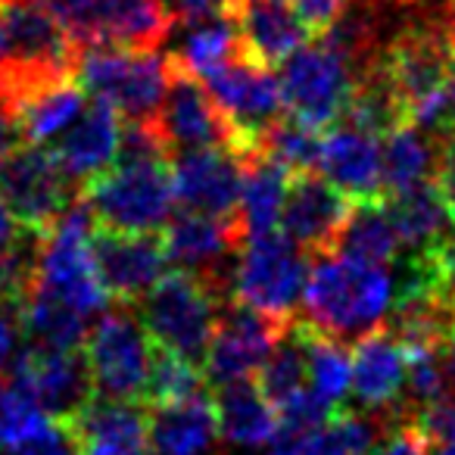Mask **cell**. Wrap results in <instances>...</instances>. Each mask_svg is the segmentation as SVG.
<instances>
[{"instance_id": "6da1fadb", "label": "cell", "mask_w": 455, "mask_h": 455, "mask_svg": "<svg viewBox=\"0 0 455 455\" xmlns=\"http://www.w3.org/2000/svg\"><path fill=\"white\" fill-rule=\"evenodd\" d=\"M403 107L405 125L443 134L455 63V20H424L403 28L371 60Z\"/></svg>"}, {"instance_id": "7a4b0ae2", "label": "cell", "mask_w": 455, "mask_h": 455, "mask_svg": "<svg viewBox=\"0 0 455 455\" xmlns=\"http://www.w3.org/2000/svg\"><path fill=\"white\" fill-rule=\"evenodd\" d=\"M393 278L387 266L355 262L340 253L315 256L306 281V322L340 343H359L390 315Z\"/></svg>"}, {"instance_id": "3957f363", "label": "cell", "mask_w": 455, "mask_h": 455, "mask_svg": "<svg viewBox=\"0 0 455 455\" xmlns=\"http://www.w3.org/2000/svg\"><path fill=\"white\" fill-rule=\"evenodd\" d=\"M169 159H119L84 184L82 200L88 203L94 225L122 235H159L175 209Z\"/></svg>"}, {"instance_id": "277c9868", "label": "cell", "mask_w": 455, "mask_h": 455, "mask_svg": "<svg viewBox=\"0 0 455 455\" xmlns=\"http://www.w3.org/2000/svg\"><path fill=\"white\" fill-rule=\"evenodd\" d=\"M94 228V215H91L84 200L66 209L63 219L47 235L38 237L35 266L26 281V287L63 299L66 306L82 312L84 318L103 312L109 303V293L94 266V250H91Z\"/></svg>"}, {"instance_id": "5b68a950", "label": "cell", "mask_w": 455, "mask_h": 455, "mask_svg": "<svg viewBox=\"0 0 455 455\" xmlns=\"http://www.w3.org/2000/svg\"><path fill=\"white\" fill-rule=\"evenodd\" d=\"M172 78L169 57L156 51L84 47L78 53V82L84 91L107 100L128 122H156Z\"/></svg>"}, {"instance_id": "8992f818", "label": "cell", "mask_w": 455, "mask_h": 455, "mask_svg": "<svg viewBox=\"0 0 455 455\" xmlns=\"http://www.w3.org/2000/svg\"><path fill=\"white\" fill-rule=\"evenodd\" d=\"M309 266L306 256L284 231L247 237L231 275V303H241L281 324L297 318L306 293Z\"/></svg>"}, {"instance_id": "52a82bcc", "label": "cell", "mask_w": 455, "mask_h": 455, "mask_svg": "<svg viewBox=\"0 0 455 455\" xmlns=\"http://www.w3.org/2000/svg\"><path fill=\"white\" fill-rule=\"evenodd\" d=\"M225 303L228 299H221L206 281L188 272H169L140 299L138 312L153 343L203 368Z\"/></svg>"}, {"instance_id": "ba28073f", "label": "cell", "mask_w": 455, "mask_h": 455, "mask_svg": "<svg viewBox=\"0 0 455 455\" xmlns=\"http://www.w3.org/2000/svg\"><path fill=\"white\" fill-rule=\"evenodd\" d=\"M66 28L78 51L125 47L156 51L172 35V13L163 0H41Z\"/></svg>"}, {"instance_id": "9c48e42d", "label": "cell", "mask_w": 455, "mask_h": 455, "mask_svg": "<svg viewBox=\"0 0 455 455\" xmlns=\"http://www.w3.org/2000/svg\"><path fill=\"white\" fill-rule=\"evenodd\" d=\"M281 94L287 116L315 132L340 125L355 84V69L328 38L303 44L281 66Z\"/></svg>"}, {"instance_id": "30bf717a", "label": "cell", "mask_w": 455, "mask_h": 455, "mask_svg": "<svg viewBox=\"0 0 455 455\" xmlns=\"http://www.w3.org/2000/svg\"><path fill=\"white\" fill-rule=\"evenodd\" d=\"M153 340L134 309H113L84 337V362L97 396L144 405Z\"/></svg>"}, {"instance_id": "8fae6325", "label": "cell", "mask_w": 455, "mask_h": 455, "mask_svg": "<svg viewBox=\"0 0 455 455\" xmlns=\"http://www.w3.org/2000/svg\"><path fill=\"white\" fill-rule=\"evenodd\" d=\"M203 84L235 132L237 156L247 159L262 153L266 134L287 116L278 76L250 63L247 57H237L225 69L203 78Z\"/></svg>"}, {"instance_id": "7c38bea8", "label": "cell", "mask_w": 455, "mask_h": 455, "mask_svg": "<svg viewBox=\"0 0 455 455\" xmlns=\"http://www.w3.org/2000/svg\"><path fill=\"white\" fill-rule=\"evenodd\" d=\"M0 200L28 235H47L69 206L82 200V188L60 169L51 150L22 144L0 165Z\"/></svg>"}, {"instance_id": "4fadbf2b", "label": "cell", "mask_w": 455, "mask_h": 455, "mask_svg": "<svg viewBox=\"0 0 455 455\" xmlns=\"http://www.w3.org/2000/svg\"><path fill=\"white\" fill-rule=\"evenodd\" d=\"M159 235L165 243V256L169 262H175L178 272L206 281L221 299L231 303V275H235V262L247 243L241 221L212 219V215L181 209Z\"/></svg>"}, {"instance_id": "5bb4252c", "label": "cell", "mask_w": 455, "mask_h": 455, "mask_svg": "<svg viewBox=\"0 0 455 455\" xmlns=\"http://www.w3.org/2000/svg\"><path fill=\"white\" fill-rule=\"evenodd\" d=\"M287 324L247 309L241 303H225L212 331V343L206 353V378L215 387L237 384V380H256L259 368L266 365L268 353L281 340Z\"/></svg>"}, {"instance_id": "9a60e30c", "label": "cell", "mask_w": 455, "mask_h": 455, "mask_svg": "<svg viewBox=\"0 0 455 455\" xmlns=\"http://www.w3.org/2000/svg\"><path fill=\"white\" fill-rule=\"evenodd\" d=\"M175 203L188 212L241 221L243 159L235 150H181L172 156Z\"/></svg>"}, {"instance_id": "2e32d148", "label": "cell", "mask_w": 455, "mask_h": 455, "mask_svg": "<svg viewBox=\"0 0 455 455\" xmlns=\"http://www.w3.org/2000/svg\"><path fill=\"white\" fill-rule=\"evenodd\" d=\"M175 69V66H172ZM169 156L181 150H235V132L200 78L178 72L156 116Z\"/></svg>"}, {"instance_id": "e0dca14e", "label": "cell", "mask_w": 455, "mask_h": 455, "mask_svg": "<svg viewBox=\"0 0 455 455\" xmlns=\"http://www.w3.org/2000/svg\"><path fill=\"white\" fill-rule=\"evenodd\" d=\"M94 266L103 287L119 303H140L165 275L163 235H122L94 228Z\"/></svg>"}, {"instance_id": "ac0fdd59", "label": "cell", "mask_w": 455, "mask_h": 455, "mask_svg": "<svg viewBox=\"0 0 455 455\" xmlns=\"http://www.w3.org/2000/svg\"><path fill=\"white\" fill-rule=\"evenodd\" d=\"M10 380L26 387L57 421L72 418L94 396L84 355H78L76 349L44 347V343H35L26 353L16 355Z\"/></svg>"}, {"instance_id": "d6986e66", "label": "cell", "mask_w": 455, "mask_h": 455, "mask_svg": "<svg viewBox=\"0 0 455 455\" xmlns=\"http://www.w3.org/2000/svg\"><path fill=\"white\" fill-rule=\"evenodd\" d=\"M349 209H353V200L343 190H337L324 175L318 172L293 175L284 212H281V231L303 253H334L337 235H340Z\"/></svg>"}, {"instance_id": "ffe728a7", "label": "cell", "mask_w": 455, "mask_h": 455, "mask_svg": "<svg viewBox=\"0 0 455 455\" xmlns=\"http://www.w3.org/2000/svg\"><path fill=\"white\" fill-rule=\"evenodd\" d=\"M82 455H147L150 415L140 403L91 396L72 418L60 421Z\"/></svg>"}, {"instance_id": "44dd1931", "label": "cell", "mask_w": 455, "mask_h": 455, "mask_svg": "<svg viewBox=\"0 0 455 455\" xmlns=\"http://www.w3.org/2000/svg\"><path fill=\"white\" fill-rule=\"evenodd\" d=\"M405 378H409V359L405 347L390 328H378L362 337L353 349V390L355 403L368 411H387L399 415L405 403Z\"/></svg>"}, {"instance_id": "7402d4cb", "label": "cell", "mask_w": 455, "mask_h": 455, "mask_svg": "<svg viewBox=\"0 0 455 455\" xmlns=\"http://www.w3.org/2000/svg\"><path fill=\"white\" fill-rule=\"evenodd\" d=\"M119 113L107 100H97L94 97L84 107V113L60 134L57 144L51 147V153L60 163V169L72 178V184H78L84 190V184L94 181L97 175H103L113 165V159L119 156Z\"/></svg>"}, {"instance_id": "603a6c76", "label": "cell", "mask_w": 455, "mask_h": 455, "mask_svg": "<svg viewBox=\"0 0 455 455\" xmlns=\"http://www.w3.org/2000/svg\"><path fill=\"white\" fill-rule=\"evenodd\" d=\"M318 175H324L349 200H384V175H380V144L374 134L355 125L328 128L322 134V159Z\"/></svg>"}, {"instance_id": "cb8c5ba5", "label": "cell", "mask_w": 455, "mask_h": 455, "mask_svg": "<svg viewBox=\"0 0 455 455\" xmlns=\"http://www.w3.org/2000/svg\"><path fill=\"white\" fill-rule=\"evenodd\" d=\"M231 16L237 22L243 57L262 69L284 66L309 41L291 0H237Z\"/></svg>"}, {"instance_id": "d4e9b609", "label": "cell", "mask_w": 455, "mask_h": 455, "mask_svg": "<svg viewBox=\"0 0 455 455\" xmlns=\"http://www.w3.org/2000/svg\"><path fill=\"white\" fill-rule=\"evenodd\" d=\"M378 424L353 409H337L312 430L278 427L268 455H368L378 443Z\"/></svg>"}, {"instance_id": "484cf974", "label": "cell", "mask_w": 455, "mask_h": 455, "mask_svg": "<svg viewBox=\"0 0 455 455\" xmlns=\"http://www.w3.org/2000/svg\"><path fill=\"white\" fill-rule=\"evenodd\" d=\"M384 203L399 241L411 253L434 250L455 237V219L446 203H443L434 181L418 184V188L403 190V194L384 196Z\"/></svg>"}, {"instance_id": "4316f807", "label": "cell", "mask_w": 455, "mask_h": 455, "mask_svg": "<svg viewBox=\"0 0 455 455\" xmlns=\"http://www.w3.org/2000/svg\"><path fill=\"white\" fill-rule=\"evenodd\" d=\"M219 434L215 399L200 393L178 405L150 411V449L153 455H206Z\"/></svg>"}, {"instance_id": "83f0119b", "label": "cell", "mask_w": 455, "mask_h": 455, "mask_svg": "<svg viewBox=\"0 0 455 455\" xmlns=\"http://www.w3.org/2000/svg\"><path fill=\"white\" fill-rule=\"evenodd\" d=\"M178 26H181V35L175 38V47L169 53V63L178 72H188L203 82L206 76L243 57L235 16L221 13L196 22H178Z\"/></svg>"}, {"instance_id": "f1b7e54d", "label": "cell", "mask_w": 455, "mask_h": 455, "mask_svg": "<svg viewBox=\"0 0 455 455\" xmlns=\"http://www.w3.org/2000/svg\"><path fill=\"white\" fill-rule=\"evenodd\" d=\"M88 91L78 82V76H66L57 82H47L22 97L13 109V119L22 132L26 144H47L57 140L88 107Z\"/></svg>"}, {"instance_id": "f546056e", "label": "cell", "mask_w": 455, "mask_h": 455, "mask_svg": "<svg viewBox=\"0 0 455 455\" xmlns=\"http://www.w3.org/2000/svg\"><path fill=\"white\" fill-rule=\"evenodd\" d=\"M215 418L219 434L231 446H262L278 434V411L262 396L256 380L225 384L215 393Z\"/></svg>"}, {"instance_id": "4dcf8cb0", "label": "cell", "mask_w": 455, "mask_h": 455, "mask_svg": "<svg viewBox=\"0 0 455 455\" xmlns=\"http://www.w3.org/2000/svg\"><path fill=\"white\" fill-rule=\"evenodd\" d=\"M293 172L284 169L278 159L256 153L243 159V190H241V228L243 235H266L281 225L287 190H291Z\"/></svg>"}, {"instance_id": "1f68e13d", "label": "cell", "mask_w": 455, "mask_h": 455, "mask_svg": "<svg viewBox=\"0 0 455 455\" xmlns=\"http://www.w3.org/2000/svg\"><path fill=\"white\" fill-rule=\"evenodd\" d=\"M440 134L430 138L418 125H399L380 144V175H384V196L403 194L418 184L434 181Z\"/></svg>"}, {"instance_id": "d6a6232c", "label": "cell", "mask_w": 455, "mask_h": 455, "mask_svg": "<svg viewBox=\"0 0 455 455\" xmlns=\"http://www.w3.org/2000/svg\"><path fill=\"white\" fill-rule=\"evenodd\" d=\"M399 247H403V241H399L396 228L390 221L387 203L359 200L353 203L340 235H337L334 253L349 256L355 262H371V266L390 268L399 256Z\"/></svg>"}, {"instance_id": "836d02e7", "label": "cell", "mask_w": 455, "mask_h": 455, "mask_svg": "<svg viewBox=\"0 0 455 455\" xmlns=\"http://www.w3.org/2000/svg\"><path fill=\"white\" fill-rule=\"evenodd\" d=\"M256 387L275 405V411H281L287 403H293V399L309 390V355H306L299 318H293L284 328V334H281V340L275 343L266 365L256 374Z\"/></svg>"}, {"instance_id": "e575fe53", "label": "cell", "mask_w": 455, "mask_h": 455, "mask_svg": "<svg viewBox=\"0 0 455 455\" xmlns=\"http://www.w3.org/2000/svg\"><path fill=\"white\" fill-rule=\"evenodd\" d=\"M299 331H303L306 355H309V390L340 409L353 384V353L347 349V343L328 337L306 318H299Z\"/></svg>"}, {"instance_id": "d590c367", "label": "cell", "mask_w": 455, "mask_h": 455, "mask_svg": "<svg viewBox=\"0 0 455 455\" xmlns=\"http://www.w3.org/2000/svg\"><path fill=\"white\" fill-rule=\"evenodd\" d=\"M60 421L26 390L22 384L10 380L0 390V449L4 452H20L32 443L51 436Z\"/></svg>"}, {"instance_id": "8d00e7d4", "label": "cell", "mask_w": 455, "mask_h": 455, "mask_svg": "<svg viewBox=\"0 0 455 455\" xmlns=\"http://www.w3.org/2000/svg\"><path fill=\"white\" fill-rule=\"evenodd\" d=\"M203 384H206V371L196 362L184 359V355L172 353V349L153 343V359H150V378H147L144 405L150 409H163V405H178L188 399L200 396Z\"/></svg>"}, {"instance_id": "74e56055", "label": "cell", "mask_w": 455, "mask_h": 455, "mask_svg": "<svg viewBox=\"0 0 455 455\" xmlns=\"http://www.w3.org/2000/svg\"><path fill=\"white\" fill-rule=\"evenodd\" d=\"M322 134L315 128L303 125L293 116H284L272 132L262 140V153L278 159L284 169L293 175H306V172H318V159H322Z\"/></svg>"}, {"instance_id": "f35d334b", "label": "cell", "mask_w": 455, "mask_h": 455, "mask_svg": "<svg viewBox=\"0 0 455 455\" xmlns=\"http://www.w3.org/2000/svg\"><path fill=\"white\" fill-rule=\"evenodd\" d=\"M35 250H38V235L22 241L16 250H0V306H16L22 297L28 275L35 266Z\"/></svg>"}, {"instance_id": "ab89813d", "label": "cell", "mask_w": 455, "mask_h": 455, "mask_svg": "<svg viewBox=\"0 0 455 455\" xmlns=\"http://www.w3.org/2000/svg\"><path fill=\"white\" fill-rule=\"evenodd\" d=\"M291 7L306 26V32L315 35V38H324L349 13V0H291Z\"/></svg>"}, {"instance_id": "60d3db41", "label": "cell", "mask_w": 455, "mask_h": 455, "mask_svg": "<svg viewBox=\"0 0 455 455\" xmlns=\"http://www.w3.org/2000/svg\"><path fill=\"white\" fill-rule=\"evenodd\" d=\"M415 418L434 449H455V399H440L427 409H415Z\"/></svg>"}, {"instance_id": "b9f144b4", "label": "cell", "mask_w": 455, "mask_h": 455, "mask_svg": "<svg viewBox=\"0 0 455 455\" xmlns=\"http://www.w3.org/2000/svg\"><path fill=\"white\" fill-rule=\"evenodd\" d=\"M434 184L440 190L443 203L449 206L455 219V132L440 134V150H436V169H434Z\"/></svg>"}, {"instance_id": "7bdbcfd3", "label": "cell", "mask_w": 455, "mask_h": 455, "mask_svg": "<svg viewBox=\"0 0 455 455\" xmlns=\"http://www.w3.org/2000/svg\"><path fill=\"white\" fill-rule=\"evenodd\" d=\"M163 7L169 10L175 22H196L225 13L221 0H163Z\"/></svg>"}, {"instance_id": "ee69618b", "label": "cell", "mask_w": 455, "mask_h": 455, "mask_svg": "<svg viewBox=\"0 0 455 455\" xmlns=\"http://www.w3.org/2000/svg\"><path fill=\"white\" fill-rule=\"evenodd\" d=\"M16 455H82V452H78V446H76V440L69 436V430L60 424V427L53 430L51 436H44V440H38V443H32V446L20 449Z\"/></svg>"}, {"instance_id": "f6af8a7d", "label": "cell", "mask_w": 455, "mask_h": 455, "mask_svg": "<svg viewBox=\"0 0 455 455\" xmlns=\"http://www.w3.org/2000/svg\"><path fill=\"white\" fill-rule=\"evenodd\" d=\"M20 312L16 306H0V365L10 359L16 347V331H20Z\"/></svg>"}, {"instance_id": "bcb514c9", "label": "cell", "mask_w": 455, "mask_h": 455, "mask_svg": "<svg viewBox=\"0 0 455 455\" xmlns=\"http://www.w3.org/2000/svg\"><path fill=\"white\" fill-rule=\"evenodd\" d=\"M16 147H22V132L13 116H10V109L0 103V165L7 163Z\"/></svg>"}, {"instance_id": "7dc6e473", "label": "cell", "mask_w": 455, "mask_h": 455, "mask_svg": "<svg viewBox=\"0 0 455 455\" xmlns=\"http://www.w3.org/2000/svg\"><path fill=\"white\" fill-rule=\"evenodd\" d=\"M26 228L20 225V221L13 219V212L7 209V203L0 200V250H16L22 241H26V235H22Z\"/></svg>"}, {"instance_id": "c3c4849f", "label": "cell", "mask_w": 455, "mask_h": 455, "mask_svg": "<svg viewBox=\"0 0 455 455\" xmlns=\"http://www.w3.org/2000/svg\"><path fill=\"white\" fill-rule=\"evenodd\" d=\"M446 132H455V63H452V82H449V125Z\"/></svg>"}, {"instance_id": "681fc988", "label": "cell", "mask_w": 455, "mask_h": 455, "mask_svg": "<svg viewBox=\"0 0 455 455\" xmlns=\"http://www.w3.org/2000/svg\"><path fill=\"white\" fill-rule=\"evenodd\" d=\"M446 371H449V380H452V387H455V334L446 347Z\"/></svg>"}, {"instance_id": "f907efd6", "label": "cell", "mask_w": 455, "mask_h": 455, "mask_svg": "<svg viewBox=\"0 0 455 455\" xmlns=\"http://www.w3.org/2000/svg\"><path fill=\"white\" fill-rule=\"evenodd\" d=\"M221 4H225V13H228V16H231V10L237 7V0H221Z\"/></svg>"}, {"instance_id": "816d5d0a", "label": "cell", "mask_w": 455, "mask_h": 455, "mask_svg": "<svg viewBox=\"0 0 455 455\" xmlns=\"http://www.w3.org/2000/svg\"><path fill=\"white\" fill-rule=\"evenodd\" d=\"M436 455H455V449H436Z\"/></svg>"}, {"instance_id": "f5cc1de1", "label": "cell", "mask_w": 455, "mask_h": 455, "mask_svg": "<svg viewBox=\"0 0 455 455\" xmlns=\"http://www.w3.org/2000/svg\"><path fill=\"white\" fill-rule=\"evenodd\" d=\"M409 4H411V0H409Z\"/></svg>"}]
</instances>
